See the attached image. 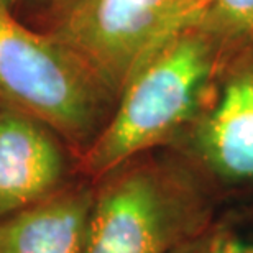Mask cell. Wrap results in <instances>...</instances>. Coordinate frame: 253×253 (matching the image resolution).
I'll return each mask as SVG.
<instances>
[{
	"label": "cell",
	"instance_id": "cell-1",
	"mask_svg": "<svg viewBox=\"0 0 253 253\" xmlns=\"http://www.w3.org/2000/svg\"><path fill=\"white\" fill-rule=\"evenodd\" d=\"M229 48L201 25L166 40L120 90L114 115L85 146L83 169L94 178L110 174L173 136L196 114Z\"/></svg>",
	"mask_w": 253,
	"mask_h": 253
},
{
	"label": "cell",
	"instance_id": "cell-5",
	"mask_svg": "<svg viewBox=\"0 0 253 253\" xmlns=\"http://www.w3.org/2000/svg\"><path fill=\"white\" fill-rule=\"evenodd\" d=\"M64 161L48 126L0 110V220L56 191Z\"/></svg>",
	"mask_w": 253,
	"mask_h": 253
},
{
	"label": "cell",
	"instance_id": "cell-9",
	"mask_svg": "<svg viewBox=\"0 0 253 253\" xmlns=\"http://www.w3.org/2000/svg\"><path fill=\"white\" fill-rule=\"evenodd\" d=\"M184 253H253V232L220 229L189 244Z\"/></svg>",
	"mask_w": 253,
	"mask_h": 253
},
{
	"label": "cell",
	"instance_id": "cell-10",
	"mask_svg": "<svg viewBox=\"0 0 253 253\" xmlns=\"http://www.w3.org/2000/svg\"><path fill=\"white\" fill-rule=\"evenodd\" d=\"M12 0H0V7H5V8H8V5Z\"/></svg>",
	"mask_w": 253,
	"mask_h": 253
},
{
	"label": "cell",
	"instance_id": "cell-3",
	"mask_svg": "<svg viewBox=\"0 0 253 253\" xmlns=\"http://www.w3.org/2000/svg\"><path fill=\"white\" fill-rule=\"evenodd\" d=\"M53 38L119 95L166 40L199 25L202 0H56Z\"/></svg>",
	"mask_w": 253,
	"mask_h": 253
},
{
	"label": "cell",
	"instance_id": "cell-2",
	"mask_svg": "<svg viewBox=\"0 0 253 253\" xmlns=\"http://www.w3.org/2000/svg\"><path fill=\"white\" fill-rule=\"evenodd\" d=\"M112 95L51 35L28 30L0 7V100L66 136L89 145Z\"/></svg>",
	"mask_w": 253,
	"mask_h": 253
},
{
	"label": "cell",
	"instance_id": "cell-4",
	"mask_svg": "<svg viewBox=\"0 0 253 253\" xmlns=\"http://www.w3.org/2000/svg\"><path fill=\"white\" fill-rule=\"evenodd\" d=\"M183 192L148 166L115 174L94 199L84 253H169L188 235Z\"/></svg>",
	"mask_w": 253,
	"mask_h": 253
},
{
	"label": "cell",
	"instance_id": "cell-8",
	"mask_svg": "<svg viewBox=\"0 0 253 253\" xmlns=\"http://www.w3.org/2000/svg\"><path fill=\"white\" fill-rule=\"evenodd\" d=\"M199 25L227 46L253 40V0H202Z\"/></svg>",
	"mask_w": 253,
	"mask_h": 253
},
{
	"label": "cell",
	"instance_id": "cell-6",
	"mask_svg": "<svg viewBox=\"0 0 253 253\" xmlns=\"http://www.w3.org/2000/svg\"><path fill=\"white\" fill-rule=\"evenodd\" d=\"M206 165L229 181H253V59L232 71L197 131Z\"/></svg>",
	"mask_w": 253,
	"mask_h": 253
},
{
	"label": "cell",
	"instance_id": "cell-7",
	"mask_svg": "<svg viewBox=\"0 0 253 253\" xmlns=\"http://www.w3.org/2000/svg\"><path fill=\"white\" fill-rule=\"evenodd\" d=\"M92 206L84 188L53 191L0 220V253H84Z\"/></svg>",
	"mask_w": 253,
	"mask_h": 253
}]
</instances>
